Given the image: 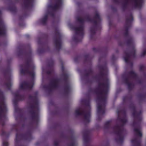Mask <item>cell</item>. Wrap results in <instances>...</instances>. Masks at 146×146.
Segmentation results:
<instances>
[{"mask_svg":"<svg viewBox=\"0 0 146 146\" xmlns=\"http://www.w3.org/2000/svg\"><path fill=\"white\" fill-rule=\"evenodd\" d=\"M19 59L20 73L23 78L34 79L35 67L32 54L29 45L22 44L18 49Z\"/></svg>","mask_w":146,"mask_h":146,"instance_id":"1","label":"cell"},{"mask_svg":"<svg viewBox=\"0 0 146 146\" xmlns=\"http://www.w3.org/2000/svg\"><path fill=\"white\" fill-rule=\"evenodd\" d=\"M105 72L104 70L102 71L96 91L97 115L100 119L102 117L105 113L109 93L108 80Z\"/></svg>","mask_w":146,"mask_h":146,"instance_id":"2","label":"cell"},{"mask_svg":"<svg viewBox=\"0 0 146 146\" xmlns=\"http://www.w3.org/2000/svg\"><path fill=\"white\" fill-rule=\"evenodd\" d=\"M40 105V124L42 127H44L47 124L48 115L47 102L45 98L41 99Z\"/></svg>","mask_w":146,"mask_h":146,"instance_id":"3","label":"cell"},{"mask_svg":"<svg viewBox=\"0 0 146 146\" xmlns=\"http://www.w3.org/2000/svg\"><path fill=\"white\" fill-rule=\"evenodd\" d=\"M35 0H19L23 12L26 16L29 15L32 11Z\"/></svg>","mask_w":146,"mask_h":146,"instance_id":"4","label":"cell"},{"mask_svg":"<svg viewBox=\"0 0 146 146\" xmlns=\"http://www.w3.org/2000/svg\"><path fill=\"white\" fill-rule=\"evenodd\" d=\"M11 95L9 93L6 96V102L7 107L8 115L10 122L13 123L14 121V110L12 104Z\"/></svg>","mask_w":146,"mask_h":146,"instance_id":"5","label":"cell"},{"mask_svg":"<svg viewBox=\"0 0 146 146\" xmlns=\"http://www.w3.org/2000/svg\"><path fill=\"white\" fill-rule=\"evenodd\" d=\"M49 9L50 13H54L58 8L59 0H49Z\"/></svg>","mask_w":146,"mask_h":146,"instance_id":"6","label":"cell"},{"mask_svg":"<svg viewBox=\"0 0 146 146\" xmlns=\"http://www.w3.org/2000/svg\"><path fill=\"white\" fill-rule=\"evenodd\" d=\"M0 33L1 36H4L6 34V28L3 17L1 15L0 22Z\"/></svg>","mask_w":146,"mask_h":146,"instance_id":"7","label":"cell"}]
</instances>
